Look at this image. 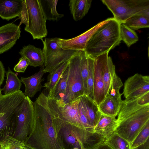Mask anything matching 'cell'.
<instances>
[{
	"mask_svg": "<svg viewBox=\"0 0 149 149\" xmlns=\"http://www.w3.org/2000/svg\"><path fill=\"white\" fill-rule=\"evenodd\" d=\"M50 114L62 149H94L105 140L100 134L65 121Z\"/></svg>",
	"mask_w": 149,
	"mask_h": 149,
	"instance_id": "6da1fadb",
	"label": "cell"
},
{
	"mask_svg": "<svg viewBox=\"0 0 149 149\" xmlns=\"http://www.w3.org/2000/svg\"><path fill=\"white\" fill-rule=\"evenodd\" d=\"M33 105V128L25 143L33 149H62L49 112L36 100Z\"/></svg>",
	"mask_w": 149,
	"mask_h": 149,
	"instance_id": "7a4b0ae2",
	"label": "cell"
},
{
	"mask_svg": "<svg viewBox=\"0 0 149 149\" xmlns=\"http://www.w3.org/2000/svg\"><path fill=\"white\" fill-rule=\"evenodd\" d=\"M120 23L113 17L99 28L88 42L84 50L87 55L94 59L98 56L109 53L119 45Z\"/></svg>",
	"mask_w": 149,
	"mask_h": 149,
	"instance_id": "3957f363",
	"label": "cell"
},
{
	"mask_svg": "<svg viewBox=\"0 0 149 149\" xmlns=\"http://www.w3.org/2000/svg\"><path fill=\"white\" fill-rule=\"evenodd\" d=\"M25 98L17 91L0 95V141L13 137L16 128V111Z\"/></svg>",
	"mask_w": 149,
	"mask_h": 149,
	"instance_id": "277c9868",
	"label": "cell"
},
{
	"mask_svg": "<svg viewBox=\"0 0 149 149\" xmlns=\"http://www.w3.org/2000/svg\"><path fill=\"white\" fill-rule=\"evenodd\" d=\"M19 26L25 24L24 30L30 33L33 39L43 40L48 33L46 21L38 0H24L20 16Z\"/></svg>",
	"mask_w": 149,
	"mask_h": 149,
	"instance_id": "5b68a950",
	"label": "cell"
},
{
	"mask_svg": "<svg viewBox=\"0 0 149 149\" xmlns=\"http://www.w3.org/2000/svg\"><path fill=\"white\" fill-rule=\"evenodd\" d=\"M69 61V74L65 91L61 100L56 102L60 106L73 102L84 95L80 69L81 51H78Z\"/></svg>",
	"mask_w": 149,
	"mask_h": 149,
	"instance_id": "8992f818",
	"label": "cell"
},
{
	"mask_svg": "<svg viewBox=\"0 0 149 149\" xmlns=\"http://www.w3.org/2000/svg\"><path fill=\"white\" fill-rule=\"evenodd\" d=\"M120 24L138 15H149V0H102Z\"/></svg>",
	"mask_w": 149,
	"mask_h": 149,
	"instance_id": "52a82bcc",
	"label": "cell"
},
{
	"mask_svg": "<svg viewBox=\"0 0 149 149\" xmlns=\"http://www.w3.org/2000/svg\"><path fill=\"white\" fill-rule=\"evenodd\" d=\"M42 40L43 44L42 50L45 58L44 73L52 72L68 60L78 51L63 49L59 38H45L44 40Z\"/></svg>",
	"mask_w": 149,
	"mask_h": 149,
	"instance_id": "ba28073f",
	"label": "cell"
},
{
	"mask_svg": "<svg viewBox=\"0 0 149 149\" xmlns=\"http://www.w3.org/2000/svg\"><path fill=\"white\" fill-rule=\"evenodd\" d=\"M149 120V105L118 122L115 132L130 143Z\"/></svg>",
	"mask_w": 149,
	"mask_h": 149,
	"instance_id": "9c48e42d",
	"label": "cell"
},
{
	"mask_svg": "<svg viewBox=\"0 0 149 149\" xmlns=\"http://www.w3.org/2000/svg\"><path fill=\"white\" fill-rule=\"evenodd\" d=\"M34 118L33 102L26 96L16 111V128L13 137L25 143L31 133Z\"/></svg>",
	"mask_w": 149,
	"mask_h": 149,
	"instance_id": "30bf717a",
	"label": "cell"
},
{
	"mask_svg": "<svg viewBox=\"0 0 149 149\" xmlns=\"http://www.w3.org/2000/svg\"><path fill=\"white\" fill-rule=\"evenodd\" d=\"M149 92V76L136 73L129 77L124 84L123 94L125 101L139 97Z\"/></svg>",
	"mask_w": 149,
	"mask_h": 149,
	"instance_id": "8fae6325",
	"label": "cell"
},
{
	"mask_svg": "<svg viewBox=\"0 0 149 149\" xmlns=\"http://www.w3.org/2000/svg\"><path fill=\"white\" fill-rule=\"evenodd\" d=\"M108 53L100 55L94 59V98L98 106L105 97L103 74Z\"/></svg>",
	"mask_w": 149,
	"mask_h": 149,
	"instance_id": "7c38bea8",
	"label": "cell"
},
{
	"mask_svg": "<svg viewBox=\"0 0 149 149\" xmlns=\"http://www.w3.org/2000/svg\"><path fill=\"white\" fill-rule=\"evenodd\" d=\"M110 18H108L98 23L85 32L74 38L68 39L59 38L62 48L65 50L84 51L88 42L93 34L99 28L108 22Z\"/></svg>",
	"mask_w": 149,
	"mask_h": 149,
	"instance_id": "4fadbf2b",
	"label": "cell"
},
{
	"mask_svg": "<svg viewBox=\"0 0 149 149\" xmlns=\"http://www.w3.org/2000/svg\"><path fill=\"white\" fill-rule=\"evenodd\" d=\"M19 26L13 23L0 27V54L10 49L21 36Z\"/></svg>",
	"mask_w": 149,
	"mask_h": 149,
	"instance_id": "5bb4252c",
	"label": "cell"
},
{
	"mask_svg": "<svg viewBox=\"0 0 149 149\" xmlns=\"http://www.w3.org/2000/svg\"><path fill=\"white\" fill-rule=\"evenodd\" d=\"M149 105V92L141 96L129 101L123 100L118 115V122L130 115Z\"/></svg>",
	"mask_w": 149,
	"mask_h": 149,
	"instance_id": "9a60e30c",
	"label": "cell"
},
{
	"mask_svg": "<svg viewBox=\"0 0 149 149\" xmlns=\"http://www.w3.org/2000/svg\"><path fill=\"white\" fill-rule=\"evenodd\" d=\"M44 65L41 67L39 71L28 77L21 78L20 80L24 85V95L29 98L33 97L38 91H40L42 86V82L44 80L42 77L45 73Z\"/></svg>",
	"mask_w": 149,
	"mask_h": 149,
	"instance_id": "2e32d148",
	"label": "cell"
},
{
	"mask_svg": "<svg viewBox=\"0 0 149 149\" xmlns=\"http://www.w3.org/2000/svg\"><path fill=\"white\" fill-rule=\"evenodd\" d=\"M23 0H0V17L9 20L20 16Z\"/></svg>",
	"mask_w": 149,
	"mask_h": 149,
	"instance_id": "e0dca14e",
	"label": "cell"
},
{
	"mask_svg": "<svg viewBox=\"0 0 149 149\" xmlns=\"http://www.w3.org/2000/svg\"><path fill=\"white\" fill-rule=\"evenodd\" d=\"M79 98L83 107L88 122L93 130L102 114L99 110L98 106L95 101L91 99L86 95H83Z\"/></svg>",
	"mask_w": 149,
	"mask_h": 149,
	"instance_id": "ac0fdd59",
	"label": "cell"
},
{
	"mask_svg": "<svg viewBox=\"0 0 149 149\" xmlns=\"http://www.w3.org/2000/svg\"><path fill=\"white\" fill-rule=\"evenodd\" d=\"M118 125V122L115 117L102 114L93 129V131L102 135L106 139L115 132Z\"/></svg>",
	"mask_w": 149,
	"mask_h": 149,
	"instance_id": "d6986e66",
	"label": "cell"
},
{
	"mask_svg": "<svg viewBox=\"0 0 149 149\" xmlns=\"http://www.w3.org/2000/svg\"><path fill=\"white\" fill-rule=\"evenodd\" d=\"M19 53L22 56L28 59L30 66L36 67L44 65L45 58L42 50L33 45L29 44L23 47Z\"/></svg>",
	"mask_w": 149,
	"mask_h": 149,
	"instance_id": "ffe728a7",
	"label": "cell"
},
{
	"mask_svg": "<svg viewBox=\"0 0 149 149\" xmlns=\"http://www.w3.org/2000/svg\"><path fill=\"white\" fill-rule=\"evenodd\" d=\"M92 0H70L69 6L73 19L78 21L88 13L91 6Z\"/></svg>",
	"mask_w": 149,
	"mask_h": 149,
	"instance_id": "44dd1931",
	"label": "cell"
},
{
	"mask_svg": "<svg viewBox=\"0 0 149 149\" xmlns=\"http://www.w3.org/2000/svg\"><path fill=\"white\" fill-rule=\"evenodd\" d=\"M69 60L63 63L57 68L49 73L47 77V81L43 86L45 88L47 92L48 95L47 96L48 97H51L53 94L61 76L68 65Z\"/></svg>",
	"mask_w": 149,
	"mask_h": 149,
	"instance_id": "7402d4cb",
	"label": "cell"
},
{
	"mask_svg": "<svg viewBox=\"0 0 149 149\" xmlns=\"http://www.w3.org/2000/svg\"><path fill=\"white\" fill-rule=\"evenodd\" d=\"M108 95L99 105V110L102 114L112 117L118 115L123 103Z\"/></svg>",
	"mask_w": 149,
	"mask_h": 149,
	"instance_id": "603a6c76",
	"label": "cell"
},
{
	"mask_svg": "<svg viewBox=\"0 0 149 149\" xmlns=\"http://www.w3.org/2000/svg\"><path fill=\"white\" fill-rule=\"evenodd\" d=\"M44 19L46 21H57L64 16L58 13L56 7L58 0H38Z\"/></svg>",
	"mask_w": 149,
	"mask_h": 149,
	"instance_id": "cb8c5ba5",
	"label": "cell"
},
{
	"mask_svg": "<svg viewBox=\"0 0 149 149\" xmlns=\"http://www.w3.org/2000/svg\"><path fill=\"white\" fill-rule=\"evenodd\" d=\"M6 84L1 91L4 93V95L10 94L20 90L22 82L17 75L8 68L6 73Z\"/></svg>",
	"mask_w": 149,
	"mask_h": 149,
	"instance_id": "d4e9b609",
	"label": "cell"
},
{
	"mask_svg": "<svg viewBox=\"0 0 149 149\" xmlns=\"http://www.w3.org/2000/svg\"><path fill=\"white\" fill-rule=\"evenodd\" d=\"M116 74L115 66L113 64L111 58L108 56L103 74V80L105 97L109 94L111 83Z\"/></svg>",
	"mask_w": 149,
	"mask_h": 149,
	"instance_id": "484cf974",
	"label": "cell"
},
{
	"mask_svg": "<svg viewBox=\"0 0 149 149\" xmlns=\"http://www.w3.org/2000/svg\"><path fill=\"white\" fill-rule=\"evenodd\" d=\"M123 24L134 31L141 28H149V15H138L134 16Z\"/></svg>",
	"mask_w": 149,
	"mask_h": 149,
	"instance_id": "4316f807",
	"label": "cell"
},
{
	"mask_svg": "<svg viewBox=\"0 0 149 149\" xmlns=\"http://www.w3.org/2000/svg\"><path fill=\"white\" fill-rule=\"evenodd\" d=\"M68 74L69 68L68 65L57 83L53 94L51 97L49 98L54 100L57 102H59L61 100L65 91Z\"/></svg>",
	"mask_w": 149,
	"mask_h": 149,
	"instance_id": "83f0119b",
	"label": "cell"
},
{
	"mask_svg": "<svg viewBox=\"0 0 149 149\" xmlns=\"http://www.w3.org/2000/svg\"><path fill=\"white\" fill-rule=\"evenodd\" d=\"M104 142L112 149H131L130 143L114 132Z\"/></svg>",
	"mask_w": 149,
	"mask_h": 149,
	"instance_id": "f1b7e54d",
	"label": "cell"
},
{
	"mask_svg": "<svg viewBox=\"0 0 149 149\" xmlns=\"http://www.w3.org/2000/svg\"><path fill=\"white\" fill-rule=\"evenodd\" d=\"M120 36L121 40L123 41L128 47L139 40L138 36L135 31L123 24L120 26Z\"/></svg>",
	"mask_w": 149,
	"mask_h": 149,
	"instance_id": "f546056e",
	"label": "cell"
},
{
	"mask_svg": "<svg viewBox=\"0 0 149 149\" xmlns=\"http://www.w3.org/2000/svg\"><path fill=\"white\" fill-rule=\"evenodd\" d=\"M88 56L84 51H81L80 69L83 80L84 95H88Z\"/></svg>",
	"mask_w": 149,
	"mask_h": 149,
	"instance_id": "4dcf8cb0",
	"label": "cell"
},
{
	"mask_svg": "<svg viewBox=\"0 0 149 149\" xmlns=\"http://www.w3.org/2000/svg\"><path fill=\"white\" fill-rule=\"evenodd\" d=\"M2 149H33L25 143L8 136L1 141Z\"/></svg>",
	"mask_w": 149,
	"mask_h": 149,
	"instance_id": "1f68e13d",
	"label": "cell"
},
{
	"mask_svg": "<svg viewBox=\"0 0 149 149\" xmlns=\"http://www.w3.org/2000/svg\"><path fill=\"white\" fill-rule=\"evenodd\" d=\"M94 59L88 56V75L87 81L88 95L87 96L91 99L94 101Z\"/></svg>",
	"mask_w": 149,
	"mask_h": 149,
	"instance_id": "d6a6232c",
	"label": "cell"
},
{
	"mask_svg": "<svg viewBox=\"0 0 149 149\" xmlns=\"http://www.w3.org/2000/svg\"><path fill=\"white\" fill-rule=\"evenodd\" d=\"M123 84L120 79L116 74L112 80L109 94L115 99L122 101L121 96L123 94L120 92V90Z\"/></svg>",
	"mask_w": 149,
	"mask_h": 149,
	"instance_id": "836d02e7",
	"label": "cell"
},
{
	"mask_svg": "<svg viewBox=\"0 0 149 149\" xmlns=\"http://www.w3.org/2000/svg\"><path fill=\"white\" fill-rule=\"evenodd\" d=\"M149 137V120L143 126L134 140L130 143L133 149L144 143Z\"/></svg>",
	"mask_w": 149,
	"mask_h": 149,
	"instance_id": "e575fe53",
	"label": "cell"
},
{
	"mask_svg": "<svg viewBox=\"0 0 149 149\" xmlns=\"http://www.w3.org/2000/svg\"><path fill=\"white\" fill-rule=\"evenodd\" d=\"M77 109L79 119L84 128L94 132L93 129L90 125L88 122L84 109L80 99L78 104Z\"/></svg>",
	"mask_w": 149,
	"mask_h": 149,
	"instance_id": "d590c367",
	"label": "cell"
},
{
	"mask_svg": "<svg viewBox=\"0 0 149 149\" xmlns=\"http://www.w3.org/2000/svg\"><path fill=\"white\" fill-rule=\"evenodd\" d=\"M29 65V62L25 57L22 56L18 63L15 65L13 70L15 72H24L27 67Z\"/></svg>",
	"mask_w": 149,
	"mask_h": 149,
	"instance_id": "8d00e7d4",
	"label": "cell"
},
{
	"mask_svg": "<svg viewBox=\"0 0 149 149\" xmlns=\"http://www.w3.org/2000/svg\"><path fill=\"white\" fill-rule=\"evenodd\" d=\"M5 70L2 62L0 61V87L4 80Z\"/></svg>",
	"mask_w": 149,
	"mask_h": 149,
	"instance_id": "74e56055",
	"label": "cell"
},
{
	"mask_svg": "<svg viewBox=\"0 0 149 149\" xmlns=\"http://www.w3.org/2000/svg\"><path fill=\"white\" fill-rule=\"evenodd\" d=\"M149 138L143 143L133 149H149Z\"/></svg>",
	"mask_w": 149,
	"mask_h": 149,
	"instance_id": "f35d334b",
	"label": "cell"
},
{
	"mask_svg": "<svg viewBox=\"0 0 149 149\" xmlns=\"http://www.w3.org/2000/svg\"><path fill=\"white\" fill-rule=\"evenodd\" d=\"M94 149H112L109 146L104 142L98 146Z\"/></svg>",
	"mask_w": 149,
	"mask_h": 149,
	"instance_id": "ab89813d",
	"label": "cell"
},
{
	"mask_svg": "<svg viewBox=\"0 0 149 149\" xmlns=\"http://www.w3.org/2000/svg\"><path fill=\"white\" fill-rule=\"evenodd\" d=\"M0 149H2V147L1 142V141H0Z\"/></svg>",
	"mask_w": 149,
	"mask_h": 149,
	"instance_id": "60d3db41",
	"label": "cell"
},
{
	"mask_svg": "<svg viewBox=\"0 0 149 149\" xmlns=\"http://www.w3.org/2000/svg\"><path fill=\"white\" fill-rule=\"evenodd\" d=\"M1 88L0 87V95L1 94Z\"/></svg>",
	"mask_w": 149,
	"mask_h": 149,
	"instance_id": "b9f144b4",
	"label": "cell"
}]
</instances>
